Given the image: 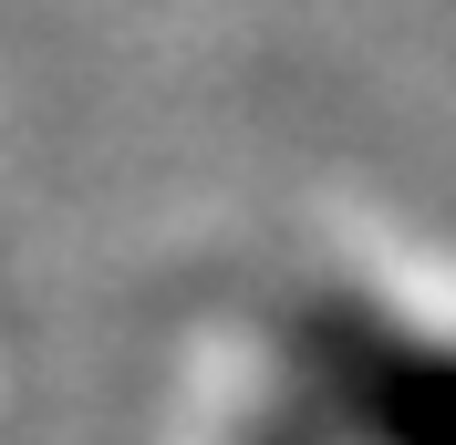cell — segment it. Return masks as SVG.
Segmentation results:
<instances>
[{
  "label": "cell",
  "instance_id": "obj_1",
  "mask_svg": "<svg viewBox=\"0 0 456 445\" xmlns=\"http://www.w3.org/2000/svg\"><path fill=\"white\" fill-rule=\"evenodd\" d=\"M322 384L353 404L363 445H456V342H384L363 321H332Z\"/></svg>",
  "mask_w": 456,
  "mask_h": 445
}]
</instances>
